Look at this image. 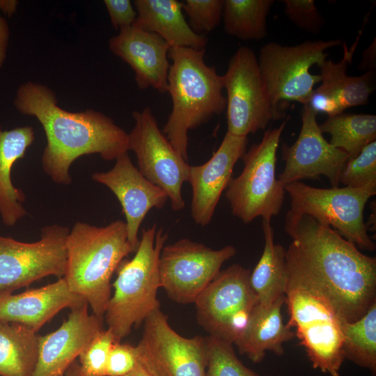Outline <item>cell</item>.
I'll use <instances>...</instances> for the list:
<instances>
[{
	"mask_svg": "<svg viewBox=\"0 0 376 376\" xmlns=\"http://www.w3.org/2000/svg\"><path fill=\"white\" fill-rule=\"evenodd\" d=\"M136 347L139 357L157 376H207L206 338L180 335L160 308L143 322Z\"/></svg>",
	"mask_w": 376,
	"mask_h": 376,
	"instance_id": "15",
	"label": "cell"
},
{
	"mask_svg": "<svg viewBox=\"0 0 376 376\" xmlns=\"http://www.w3.org/2000/svg\"><path fill=\"white\" fill-rule=\"evenodd\" d=\"M19 2L16 0H0V11L8 17L16 12Z\"/></svg>",
	"mask_w": 376,
	"mask_h": 376,
	"instance_id": "41",
	"label": "cell"
},
{
	"mask_svg": "<svg viewBox=\"0 0 376 376\" xmlns=\"http://www.w3.org/2000/svg\"><path fill=\"white\" fill-rule=\"evenodd\" d=\"M205 49L171 47L167 92L172 110L162 133L188 160V132L221 114L226 107L221 75L206 64Z\"/></svg>",
	"mask_w": 376,
	"mask_h": 376,
	"instance_id": "3",
	"label": "cell"
},
{
	"mask_svg": "<svg viewBox=\"0 0 376 376\" xmlns=\"http://www.w3.org/2000/svg\"><path fill=\"white\" fill-rule=\"evenodd\" d=\"M84 300L70 308L54 331L38 337L37 363L32 376H63L94 337L103 329L104 318L89 313Z\"/></svg>",
	"mask_w": 376,
	"mask_h": 376,
	"instance_id": "18",
	"label": "cell"
},
{
	"mask_svg": "<svg viewBox=\"0 0 376 376\" xmlns=\"http://www.w3.org/2000/svg\"><path fill=\"white\" fill-rule=\"evenodd\" d=\"M339 183L352 188L376 183V141L368 144L346 162L340 173Z\"/></svg>",
	"mask_w": 376,
	"mask_h": 376,
	"instance_id": "32",
	"label": "cell"
},
{
	"mask_svg": "<svg viewBox=\"0 0 376 376\" xmlns=\"http://www.w3.org/2000/svg\"><path fill=\"white\" fill-rule=\"evenodd\" d=\"M84 300L70 290L64 277L19 294L0 293V322L20 324L38 332L61 310Z\"/></svg>",
	"mask_w": 376,
	"mask_h": 376,
	"instance_id": "22",
	"label": "cell"
},
{
	"mask_svg": "<svg viewBox=\"0 0 376 376\" xmlns=\"http://www.w3.org/2000/svg\"><path fill=\"white\" fill-rule=\"evenodd\" d=\"M206 345L207 376H259L237 358L232 343L209 336Z\"/></svg>",
	"mask_w": 376,
	"mask_h": 376,
	"instance_id": "31",
	"label": "cell"
},
{
	"mask_svg": "<svg viewBox=\"0 0 376 376\" xmlns=\"http://www.w3.org/2000/svg\"><path fill=\"white\" fill-rule=\"evenodd\" d=\"M340 40H308L293 45L270 42L260 49L258 58L262 77L273 102L292 101L308 104L314 86L321 81L320 75L310 72L327 59L326 51L338 46Z\"/></svg>",
	"mask_w": 376,
	"mask_h": 376,
	"instance_id": "10",
	"label": "cell"
},
{
	"mask_svg": "<svg viewBox=\"0 0 376 376\" xmlns=\"http://www.w3.org/2000/svg\"><path fill=\"white\" fill-rule=\"evenodd\" d=\"M250 273L233 264L220 271L196 298L198 322L210 336L233 344L244 331L258 303Z\"/></svg>",
	"mask_w": 376,
	"mask_h": 376,
	"instance_id": "11",
	"label": "cell"
},
{
	"mask_svg": "<svg viewBox=\"0 0 376 376\" xmlns=\"http://www.w3.org/2000/svg\"><path fill=\"white\" fill-rule=\"evenodd\" d=\"M285 13L289 20L301 29L316 33L324 19L313 0H284Z\"/></svg>",
	"mask_w": 376,
	"mask_h": 376,
	"instance_id": "35",
	"label": "cell"
},
{
	"mask_svg": "<svg viewBox=\"0 0 376 376\" xmlns=\"http://www.w3.org/2000/svg\"><path fill=\"white\" fill-rule=\"evenodd\" d=\"M289 320L314 369L339 376L345 356L341 319L328 299L312 287L288 279L285 292Z\"/></svg>",
	"mask_w": 376,
	"mask_h": 376,
	"instance_id": "6",
	"label": "cell"
},
{
	"mask_svg": "<svg viewBox=\"0 0 376 376\" xmlns=\"http://www.w3.org/2000/svg\"><path fill=\"white\" fill-rule=\"evenodd\" d=\"M247 136L228 132L219 147L204 164L190 166L187 182L192 190L191 216L194 221L205 226L210 224L224 190L226 189L236 162L246 152Z\"/></svg>",
	"mask_w": 376,
	"mask_h": 376,
	"instance_id": "19",
	"label": "cell"
},
{
	"mask_svg": "<svg viewBox=\"0 0 376 376\" xmlns=\"http://www.w3.org/2000/svg\"><path fill=\"white\" fill-rule=\"evenodd\" d=\"M38 337L36 331L24 325L0 322V376H32Z\"/></svg>",
	"mask_w": 376,
	"mask_h": 376,
	"instance_id": "27",
	"label": "cell"
},
{
	"mask_svg": "<svg viewBox=\"0 0 376 376\" xmlns=\"http://www.w3.org/2000/svg\"><path fill=\"white\" fill-rule=\"evenodd\" d=\"M320 127L331 136L330 143L347 152L350 158L376 139V116L344 113L328 117Z\"/></svg>",
	"mask_w": 376,
	"mask_h": 376,
	"instance_id": "28",
	"label": "cell"
},
{
	"mask_svg": "<svg viewBox=\"0 0 376 376\" xmlns=\"http://www.w3.org/2000/svg\"><path fill=\"white\" fill-rule=\"evenodd\" d=\"M167 239L163 228L157 230L156 224L143 229L134 257L123 259L116 270L113 293L104 318L117 342L160 308L159 260Z\"/></svg>",
	"mask_w": 376,
	"mask_h": 376,
	"instance_id": "5",
	"label": "cell"
},
{
	"mask_svg": "<svg viewBox=\"0 0 376 376\" xmlns=\"http://www.w3.org/2000/svg\"><path fill=\"white\" fill-rule=\"evenodd\" d=\"M109 47L134 70L139 88L167 92L171 46L163 38L132 26L111 37Z\"/></svg>",
	"mask_w": 376,
	"mask_h": 376,
	"instance_id": "21",
	"label": "cell"
},
{
	"mask_svg": "<svg viewBox=\"0 0 376 376\" xmlns=\"http://www.w3.org/2000/svg\"><path fill=\"white\" fill-rule=\"evenodd\" d=\"M236 251L232 245L215 250L187 238L164 245L159 260L160 288L177 303H194Z\"/></svg>",
	"mask_w": 376,
	"mask_h": 376,
	"instance_id": "14",
	"label": "cell"
},
{
	"mask_svg": "<svg viewBox=\"0 0 376 376\" xmlns=\"http://www.w3.org/2000/svg\"><path fill=\"white\" fill-rule=\"evenodd\" d=\"M125 376H157L148 366L138 355V362L135 368Z\"/></svg>",
	"mask_w": 376,
	"mask_h": 376,
	"instance_id": "40",
	"label": "cell"
},
{
	"mask_svg": "<svg viewBox=\"0 0 376 376\" xmlns=\"http://www.w3.org/2000/svg\"><path fill=\"white\" fill-rule=\"evenodd\" d=\"M221 77L227 95V132L247 136L265 130L271 121L285 117L272 100L251 48H238Z\"/></svg>",
	"mask_w": 376,
	"mask_h": 376,
	"instance_id": "9",
	"label": "cell"
},
{
	"mask_svg": "<svg viewBox=\"0 0 376 376\" xmlns=\"http://www.w3.org/2000/svg\"><path fill=\"white\" fill-rule=\"evenodd\" d=\"M134 126L129 134V149L137 159L139 170L167 194L174 211L184 209L182 185L188 180L190 165L160 131L150 108L132 113Z\"/></svg>",
	"mask_w": 376,
	"mask_h": 376,
	"instance_id": "13",
	"label": "cell"
},
{
	"mask_svg": "<svg viewBox=\"0 0 376 376\" xmlns=\"http://www.w3.org/2000/svg\"><path fill=\"white\" fill-rule=\"evenodd\" d=\"M65 375V376H84L81 371L79 363L77 361L72 363Z\"/></svg>",
	"mask_w": 376,
	"mask_h": 376,
	"instance_id": "42",
	"label": "cell"
},
{
	"mask_svg": "<svg viewBox=\"0 0 376 376\" xmlns=\"http://www.w3.org/2000/svg\"><path fill=\"white\" fill-rule=\"evenodd\" d=\"M57 103L50 88L33 81L20 85L14 99L16 109L35 117L44 130L42 166L56 183H71L70 169L79 157L98 154L111 161L130 150L129 134L109 116L93 109L68 111Z\"/></svg>",
	"mask_w": 376,
	"mask_h": 376,
	"instance_id": "2",
	"label": "cell"
},
{
	"mask_svg": "<svg viewBox=\"0 0 376 376\" xmlns=\"http://www.w3.org/2000/svg\"><path fill=\"white\" fill-rule=\"evenodd\" d=\"M287 120L266 131L261 141L245 152L242 171L226 187L225 196L233 214L245 224L259 217L271 221L281 210L286 192L275 173L276 152Z\"/></svg>",
	"mask_w": 376,
	"mask_h": 376,
	"instance_id": "7",
	"label": "cell"
},
{
	"mask_svg": "<svg viewBox=\"0 0 376 376\" xmlns=\"http://www.w3.org/2000/svg\"><path fill=\"white\" fill-rule=\"evenodd\" d=\"M137 13L132 26L154 33L170 46L205 49L207 39L193 31L186 20L182 2L177 0H135Z\"/></svg>",
	"mask_w": 376,
	"mask_h": 376,
	"instance_id": "24",
	"label": "cell"
},
{
	"mask_svg": "<svg viewBox=\"0 0 376 376\" xmlns=\"http://www.w3.org/2000/svg\"><path fill=\"white\" fill-rule=\"evenodd\" d=\"M292 212L305 214L321 224L331 226L358 248L375 250L368 234L363 211L368 199L376 194V183L352 188H318L297 181L285 185Z\"/></svg>",
	"mask_w": 376,
	"mask_h": 376,
	"instance_id": "8",
	"label": "cell"
},
{
	"mask_svg": "<svg viewBox=\"0 0 376 376\" xmlns=\"http://www.w3.org/2000/svg\"><path fill=\"white\" fill-rule=\"evenodd\" d=\"M67 227H43L39 240L23 242L0 235V293H13L48 276L63 278L67 263Z\"/></svg>",
	"mask_w": 376,
	"mask_h": 376,
	"instance_id": "12",
	"label": "cell"
},
{
	"mask_svg": "<svg viewBox=\"0 0 376 376\" xmlns=\"http://www.w3.org/2000/svg\"><path fill=\"white\" fill-rule=\"evenodd\" d=\"M262 227L264 249L250 273L249 282L258 304L269 306L285 297L288 281L286 249L274 242V233L270 221L263 220Z\"/></svg>",
	"mask_w": 376,
	"mask_h": 376,
	"instance_id": "26",
	"label": "cell"
},
{
	"mask_svg": "<svg viewBox=\"0 0 376 376\" xmlns=\"http://www.w3.org/2000/svg\"><path fill=\"white\" fill-rule=\"evenodd\" d=\"M315 113L304 105L301 126L295 142L282 146L285 166L278 178L284 185L302 179L327 178L332 187H338L340 173L350 155L335 148L323 136Z\"/></svg>",
	"mask_w": 376,
	"mask_h": 376,
	"instance_id": "16",
	"label": "cell"
},
{
	"mask_svg": "<svg viewBox=\"0 0 376 376\" xmlns=\"http://www.w3.org/2000/svg\"><path fill=\"white\" fill-rule=\"evenodd\" d=\"M285 301V297L269 306L257 303L246 327L234 342L239 352L246 355L253 363L262 362L267 351L282 356L283 343L295 336L283 322L281 308Z\"/></svg>",
	"mask_w": 376,
	"mask_h": 376,
	"instance_id": "23",
	"label": "cell"
},
{
	"mask_svg": "<svg viewBox=\"0 0 376 376\" xmlns=\"http://www.w3.org/2000/svg\"><path fill=\"white\" fill-rule=\"evenodd\" d=\"M182 6L189 26L198 35L211 32L221 20L224 0H185Z\"/></svg>",
	"mask_w": 376,
	"mask_h": 376,
	"instance_id": "34",
	"label": "cell"
},
{
	"mask_svg": "<svg viewBox=\"0 0 376 376\" xmlns=\"http://www.w3.org/2000/svg\"><path fill=\"white\" fill-rule=\"evenodd\" d=\"M272 0H224L222 19L226 33L243 40H261L267 35V17Z\"/></svg>",
	"mask_w": 376,
	"mask_h": 376,
	"instance_id": "29",
	"label": "cell"
},
{
	"mask_svg": "<svg viewBox=\"0 0 376 376\" xmlns=\"http://www.w3.org/2000/svg\"><path fill=\"white\" fill-rule=\"evenodd\" d=\"M64 279L71 292L82 297L92 313L103 317L111 296V279L121 261L134 252L125 222L96 226L78 221L66 239Z\"/></svg>",
	"mask_w": 376,
	"mask_h": 376,
	"instance_id": "4",
	"label": "cell"
},
{
	"mask_svg": "<svg viewBox=\"0 0 376 376\" xmlns=\"http://www.w3.org/2000/svg\"><path fill=\"white\" fill-rule=\"evenodd\" d=\"M117 342L112 331L102 329L79 356L84 376H107V364L112 345Z\"/></svg>",
	"mask_w": 376,
	"mask_h": 376,
	"instance_id": "33",
	"label": "cell"
},
{
	"mask_svg": "<svg viewBox=\"0 0 376 376\" xmlns=\"http://www.w3.org/2000/svg\"><path fill=\"white\" fill-rule=\"evenodd\" d=\"M91 178L108 187L120 202L125 217L127 240L135 252L142 221L152 208L164 207L169 200L167 194L141 173L128 152L119 156L109 171L95 172Z\"/></svg>",
	"mask_w": 376,
	"mask_h": 376,
	"instance_id": "17",
	"label": "cell"
},
{
	"mask_svg": "<svg viewBox=\"0 0 376 376\" xmlns=\"http://www.w3.org/2000/svg\"><path fill=\"white\" fill-rule=\"evenodd\" d=\"M284 230L292 242L286 249L288 279L320 292L342 320L354 322L376 302V258L331 226L290 210Z\"/></svg>",
	"mask_w": 376,
	"mask_h": 376,
	"instance_id": "1",
	"label": "cell"
},
{
	"mask_svg": "<svg viewBox=\"0 0 376 376\" xmlns=\"http://www.w3.org/2000/svg\"><path fill=\"white\" fill-rule=\"evenodd\" d=\"M345 358L376 373V302L354 322L341 320Z\"/></svg>",
	"mask_w": 376,
	"mask_h": 376,
	"instance_id": "30",
	"label": "cell"
},
{
	"mask_svg": "<svg viewBox=\"0 0 376 376\" xmlns=\"http://www.w3.org/2000/svg\"><path fill=\"white\" fill-rule=\"evenodd\" d=\"M34 139L31 126L9 130H3L0 126V215L6 226H14L26 214L22 206L25 195L13 185L11 171L15 163L25 156Z\"/></svg>",
	"mask_w": 376,
	"mask_h": 376,
	"instance_id": "25",
	"label": "cell"
},
{
	"mask_svg": "<svg viewBox=\"0 0 376 376\" xmlns=\"http://www.w3.org/2000/svg\"><path fill=\"white\" fill-rule=\"evenodd\" d=\"M113 27L120 30L132 26L137 17L136 10L130 0H104Z\"/></svg>",
	"mask_w": 376,
	"mask_h": 376,
	"instance_id": "37",
	"label": "cell"
},
{
	"mask_svg": "<svg viewBox=\"0 0 376 376\" xmlns=\"http://www.w3.org/2000/svg\"><path fill=\"white\" fill-rule=\"evenodd\" d=\"M137 362L136 346L116 342L109 354L107 376H125L135 368Z\"/></svg>",
	"mask_w": 376,
	"mask_h": 376,
	"instance_id": "36",
	"label": "cell"
},
{
	"mask_svg": "<svg viewBox=\"0 0 376 376\" xmlns=\"http://www.w3.org/2000/svg\"><path fill=\"white\" fill-rule=\"evenodd\" d=\"M362 68H368V70H373L375 67V41L364 51L363 61L361 63Z\"/></svg>",
	"mask_w": 376,
	"mask_h": 376,
	"instance_id": "39",
	"label": "cell"
},
{
	"mask_svg": "<svg viewBox=\"0 0 376 376\" xmlns=\"http://www.w3.org/2000/svg\"><path fill=\"white\" fill-rule=\"evenodd\" d=\"M9 38V25L6 19L0 15V69L6 59Z\"/></svg>",
	"mask_w": 376,
	"mask_h": 376,
	"instance_id": "38",
	"label": "cell"
},
{
	"mask_svg": "<svg viewBox=\"0 0 376 376\" xmlns=\"http://www.w3.org/2000/svg\"><path fill=\"white\" fill-rule=\"evenodd\" d=\"M359 38L350 49L343 43L340 61L326 59L318 66L322 84L314 89L307 104L317 114L323 113L331 117L343 113L349 107L368 103L375 86L373 70L366 71L360 76L347 74Z\"/></svg>",
	"mask_w": 376,
	"mask_h": 376,
	"instance_id": "20",
	"label": "cell"
}]
</instances>
